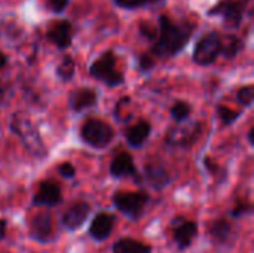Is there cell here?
<instances>
[{
	"label": "cell",
	"mask_w": 254,
	"mask_h": 253,
	"mask_svg": "<svg viewBox=\"0 0 254 253\" xmlns=\"http://www.w3.org/2000/svg\"><path fill=\"white\" fill-rule=\"evenodd\" d=\"M190 28L176 25L170 18H159V37L153 48L158 55H174L177 54L189 40Z\"/></svg>",
	"instance_id": "6da1fadb"
},
{
	"label": "cell",
	"mask_w": 254,
	"mask_h": 253,
	"mask_svg": "<svg viewBox=\"0 0 254 253\" xmlns=\"http://www.w3.org/2000/svg\"><path fill=\"white\" fill-rule=\"evenodd\" d=\"M115 207L124 213L125 216H128L129 219H138L143 212L144 207L149 203V195L146 192H132V191H118L113 194L112 197Z\"/></svg>",
	"instance_id": "7a4b0ae2"
},
{
	"label": "cell",
	"mask_w": 254,
	"mask_h": 253,
	"mask_svg": "<svg viewBox=\"0 0 254 253\" xmlns=\"http://www.w3.org/2000/svg\"><path fill=\"white\" fill-rule=\"evenodd\" d=\"M89 73L92 78L103 81L109 86H118L119 84L124 82L122 73L118 70V60L113 51L104 52L91 67Z\"/></svg>",
	"instance_id": "3957f363"
},
{
	"label": "cell",
	"mask_w": 254,
	"mask_h": 253,
	"mask_svg": "<svg viewBox=\"0 0 254 253\" xmlns=\"http://www.w3.org/2000/svg\"><path fill=\"white\" fill-rule=\"evenodd\" d=\"M80 136L83 142L92 148H106L112 142L115 133L109 124L100 119H88L82 127Z\"/></svg>",
	"instance_id": "277c9868"
},
{
	"label": "cell",
	"mask_w": 254,
	"mask_h": 253,
	"mask_svg": "<svg viewBox=\"0 0 254 253\" xmlns=\"http://www.w3.org/2000/svg\"><path fill=\"white\" fill-rule=\"evenodd\" d=\"M171 236L179 251H186L192 246L193 240L198 236V224L195 221H189L186 218H174L170 224Z\"/></svg>",
	"instance_id": "5b68a950"
},
{
	"label": "cell",
	"mask_w": 254,
	"mask_h": 253,
	"mask_svg": "<svg viewBox=\"0 0 254 253\" xmlns=\"http://www.w3.org/2000/svg\"><path fill=\"white\" fill-rule=\"evenodd\" d=\"M28 234L39 243H51L54 240V218L49 210L36 213L28 224Z\"/></svg>",
	"instance_id": "8992f818"
},
{
	"label": "cell",
	"mask_w": 254,
	"mask_h": 253,
	"mask_svg": "<svg viewBox=\"0 0 254 253\" xmlns=\"http://www.w3.org/2000/svg\"><path fill=\"white\" fill-rule=\"evenodd\" d=\"M219 54H220V37L217 33H210L204 36L195 46L193 61L201 66H207L211 64Z\"/></svg>",
	"instance_id": "52a82bcc"
},
{
	"label": "cell",
	"mask_w": 254,
	"mask_h": 253,
	"mask_svg": "<svg viewBox=\"0 0 254 253\" xmlns=\"http://www.w3.org/2000/svg\"><path fill=\"white\" fill-rule=\"evenodd\" d=\"M91 206L86 201H76L61 215V227L67 231L79 230L88 219Z\"/></svg>",
	"instance_id": "ba28073f"
},
{
	"label": "cell",
	"mask_w": 254,
	"mask_h": 253,
	"mask_svg": "<svg viewBox=\"0 0 254 253\" xmlns=\"http://www.w3.org/2000/svg\"><path fill=\"white\" fill-rule=\"evenodd\" d=\"M61 200H63V195H61L60 186L52 180H43L39 185L37 192L33 197V204L43 206V207H54V206H58Z\"/></svg>",
	"instance_id": "9c48e42d"
},
{
	"label": "cell",
	"mask_w": 254,
	"mask_h": 253,
	"mask_svg": "<svg viewBox=\"0 0 254 253\" xmlns=\"http://www.w3.org/2000/svg\"><path fill=\"white\" fill-rule=\"evenodd\" d=\"M113 228H115V216L106 212H100L94 216L88 234L95 242H106L112 236Z\"/></svg>",
	"instance_id": "30bf717a"
},
{
	"label": "cell",
	"mask_w": 254,
	"mask_h": 253,
	"mask_svg": "<svg viewBox=\"0 0 254 253\" xmlns=\"http://www.w3.org/2000/svg\"><path fill=\"white\" fill-rule=\"evenodd\" d=\"M210 15H220L223 16L225 22L228 27H238L241 19H243V10L241 6L234 1V0H223L219 4H216L211 10Z\"/></svg>",
	"instance_id": "8fae6325"
},
{
	"label": "cell",
	"mask_w": 254,
	"mask_h": 253,
	"mask_svg": "<svg viewBox=\"0 0 254 253\" xmlns=\"http://www.w3.org/2000/svg\"><path fill=\"white\" fill-rule=\"evenodd\" d=\"M110 174L116 179H119V177L137 179L138 174H137V169H135V164L132 161V157L127 152L118 154L110 164Z\"/></svg>",
	"instance_id": "7c38bea8"
},
{
	"label": "cell",
	"mask_w": 254,
	"mask_h": 253,
	"mask_svg": "<svg viewBox=\"0 0 254 253\" xmlns=\"http://www.w3.org/2000/svg\"><path fill=\"white\" fill-rule=\"evenodd\" d=\"M232 236H234V227H232L231 221H228L225 218L214 219L208 227V237L217 246L228 245L231 242Z\"/></svg>",
	"instance_id": "4fadbf2b"
},
{
	"label": "cell",
	"mask_w": 254,
	"mask_h": 253,
	"mask_svg": "<svg viewBox=\"0 0 254 253\" xmlns=\"http://www.w3.org/2000/svg\"><path fill=\"white\" fill-rule=\"evenodd\" d=\"M71 36H73V28H71L68 21L52 22L49 30H48L49 40L54 45H57L60 49H65L71 43Z\"/></svg>",
	"instance_id": "5bb4252c"
},
{
	"label": "cell",
	"mask_w": 254,
	"mask_h": 253,
	"mask_svg": "<svg viewBox=\"0 0 254 253\" xmlns=\"http://www.w3.org/2000/svg\"><path fill=\"white\" fill-rule=\"evenodd\" d=\"M199 131H201V125L199 124H192L189 127H177V128L170 131L167 140L170 143H173V145H179V146L185 145V146H188V145H190L196 139Z\"/></svg>",
	"instance_id": "9a60e30c"
},
{
	"label": "cell",
	"mask_w": 254,
	"mask_h": 253,
	"mask_svg": "<svg viewBox=\"0 0 254 253\" xmlns=\"http://www.w3.org/2000/svg\"><path fill=\"white\" fill-rule=\"evenodd\" d=\"M144 176L155 189H162L171 182L170 173L161 164H147L144 167Z\"/></svg>",
	"instance_id": "2e32d148"
},
{
	"label": "cell",
	"mask_w": 254,
	"mask_h": 253,
	"mask_svg": "<svg viewBox=\"0 0 254 253\" xmlns=\"http://www.w3.org/2000/svg\"><path fill=\"white\" fill-rule=\"evenodd\" d=\"M97 101V94L95 91L89 89V88H82L77 89L74 92H71L70 97V107L76 112H80L83 109H88L91 106H94Z\"/></svg>",
	"instance_id": "e0dca14e"
},
{
	"label": "cell",
	"mask_w": 254,
	"mask_h": 253,
	"mask_svg": "<svg viewBox=\"0 0 254 253\" xmlns=\"http://www.w3.org/2000/svg\"><path fill=\"white\" fill-rule=\"evenodd\" d=\"M113 253H152V246L141 243L138 240L129 239V237H124L119 239L113 248H112Z\"/></svg>",
	"instance_id": "ac0fdd59"
},
{
	"label": "cell",
	"mask_w": 254,
	"mask_h": 253,
	"mask_svg": "<svg viewBox=\"0 0 254 253\" xmlns=\"http://www.w3.org/2000/svg\"><path fill=\"white\" fill-rule=\"evenodd\" d=\"M149 134H150V124L146 122V121H140L138 124H135V125H132V127H129L127 130L125 137H127V142L131 146L140 148L146 142Z\"/></svg>",
	"instance_id": "d6986e66"
},
{
	"label": "cell",
	"mask_w": 254,
	"mask_h": 253,
	"mask_svg": "<svg viewBox=\"0 0 254 253\" xmlns=\"http://www.w3.org/2000/svg\"><path fill=\"white\" fill-rule=\"evenodd\" d=\"M241 48V40L235 36H226L223 40L220 39V52L226 58H234Z\"/></svg>",
	"instance_id": "ffe728a7"
},
{
	"label": "cell",
	"mask_w": 254,
	"mask_h": 253,
	"mask_svg": "<svg viewBox=\"0 0 254 253\" xmlns=\"http://www.w3.org/2000/svg\"><path fill=\"white\" fill-rule=\"evenodd\" d=\"M58 76L64 81L71 79L73 73H74V61L71 60V57H64L58 66Z\"/></svg>",
	"instance_id": "44dd1931"
},
{
	"label": "cell",
	"mask_w": 254,
	"mask_h": 253,
	"mask_svg": "<svg viewBox=\"0 0 254 253\" xmlns=\"http://www.w3.org/2000/svg\"><path fill=\"white\" fill-rule=\"evenodd\" d=\"M189 115H190V106L185 101H179L171 107V116L179 122L186 121Z\"/></svg>",
	"instance_id": "7402d4cb"
},
{
	"label": "cell",
	"mask_w": 254,
	"mask_h": 253,
	"mask_svg": "<svg viewBox=\"0 0 254 253\" xmlns=\"http://www.w3.org/2000/svg\"><path fill=\"white\" fill-rule=\"evenodd\" d=\"M217 115H219V118L223 121V124L229 125V124H232L241 113H240L238 110H232V109H229V107H226V106H217Z\"/></svg>",
	"instance_id": "603a6c76"
},
{
	"label": "cell",
	"mask_w": 254,
	"mask_h": 253,
	"mask_svg": "<svg viewBox=\"0 0 254 253\" xmlns=\"http://www.w3.org/2000/svg\"><path fill=\"white\" fill-rule=\"evenodd\" d=\"M254 100V88L252 85H247V86H243L240 91H238V101L243 104V106H252Z\"/></svg>",
	"instance_id": "cb8c5ba5"
},
{
	"label": "cell",
	"mask_w": 254,
	"mask_h": 253,
	"mask_svg": "<svg viewBox=\"0 0 254 253\" xmlns=\"http://www.w3.org/2000/svg\"><path fill=\"white\" fill-rule=\"evenodd\" d=\"M252 210H253V206H252L250 203H247V201H240V203L231 210V216H232L234 219H240V218H243V216H246V215H250Z\"/></svg>",
	"instance_id": "d4e9b609"
},
{
	"label": "cell",
	"mask_w": 254,
	"mask_h": 253,
	"mask_svg": "<svg viewBox=\"0 0 254 253\" xmlns=\"http://www.w3.org/2000/svg\"><path fill=\"white\" fill-rule=\"evenodd\" d=\"M204 164H205V169L214 176V177H222V179H226V171L225 170H222L213 160H210V158H205L204 160Z\"/></svg>",
	"instance_id": "484cf974"
},
{
	"label": "cell",
	"mask_w": 254,
	"mask_h": 253,
	"mask_svg": "<svg viewBox=\"0 0 254 253\" xmlns=\"http://www.w3.org/2000/svg\"><path fill=\"white\" fill-rule=\"evenodd\" d=\"M58 171H60V174H61L64 179H71V177H74V174H76V169H74L73 164H70V163H63V164L58 167Z\"/></svg>",
	"instance_id": "4316f807"
},
{
	"label": "cell",
	"mask_w": 254,
	"mask_h": 253,
	"mask_svg": "<svg viewBox=\"0 0 254 253\" xmlns=\"http://www.w3.org/2000/svg\"><path fill=\"white\" fill-rule=\"evenodd\" d=\"M140 31H141V34H143L146 39H155L156 34H158V30H156L153 25L146 24V22H143V24L140 25Z\"/></svg>",
	"instance_id": "83f0119b"
},
{
	"label": "cell",
	"mask_w": 254,
	"mask_h": 253,
	"mask_svg": "<svg viewBox=\"0 0 254 253\" xmlns=\"http://www.w3.org/2000/svg\"><path fill=\"white\" fill-rule=\"evenodd\" d=\"M119 6L127 7V9H134V7H140L143 4L147 3V0H115Z\"/></svg>",
	"instance_id": "f1b7e54d"
},
{
	"label": "cell",
	"mask_w": 254,
	"mask_h": 253,
	"mask_svg": "<svg viewBox=\"0 0 254 253\" xmlns=\"http://www.w3.org/2000/svg\"><path fill=\"white\" fill-rule=\"evenodd\" d=\"M46 1L54 12H61L68 4V0H46Z\"/></svg>",
	"instance_id": "f546056e"
},
{
	"label": "cell",
	"mask_w": 254,
	"mask_h": 253,
	"mask_svg": "<svg viewBox=\"0 0 254 253\" xmlns=\"http://www.w3.org/2000/svg\"><path fill=\"white\" fill-rule=\"evenodd\" d=\"M153 64H155V61H153L147 54L141 55V58H140V67H141L143 70H147V69L153 67Z\"/></svg>",
	"instance_id": "4dcf8cb0"
},
{
	"label": "cell",
	"mask_w": 254,
	"mask_h": 253,
	"mask_svg": "<svg viewBox=\"0 0 254 253\" xmlns=\"http://www.w3.org/2000/svg\"><path fill=\"white\" fill-rule=\"evenodd\" d=\"M6 233H7V222L6 219H0V240L6 237Z\"/></svg>",
	"instance_id": "1f68e13d"
},
{
	"label": "cell",
	"mask_w": 254,
	"mask_h": 253,
	"mask_svg": "<svg viewBox=\"0 0 254 253\" xmlns=\"http://www.w3.org/2000/svg\"><path fill=\"white\" fill-rule=\"evenodd\" d=\"M6 60H7L6 55H3V54L0 52V69H3V67L6 66Z\"/></svg>",
	"instance_id": "d6a6232c"
},
{
	"label": "cell",
	"mask_w": 254,
	"mask_h": 253,
	"mask_svg": "<svg viewBox=\"0 0 254 253\" xmlns=\"http://www.w3.org/2000/svg\"><path fill=\"white\" fill-rule=\"evenodd\" d=\"M249 139H250V143L254 145V128L250 130V133H249Z\"/></svg>",
	"instance_id": "836d02e7"
},
{
	"label": "cell",
	"mask_w": 254,
	"mask_h": 253,
	"mask_svg": "<svg viewBox=\"0 0 254 253\" xmlns=\"http://www.w3.org/2000/svg\"><path fill=\"white\" fill-rule=\"evenodd\" d=\"M147 1H152V3H159V1H162V0H147Z\"/></svg>",
	"instance_id": "e575fe53"
},
{
	"label": "cell",
	"mask_w": 254,
	"mask_h": 253,
	"mask_svg": "<svg viewBox=\"0 0 254 253\" xmlns=\"http://www.w3.org/2000/svg\"><path fill=\"white\" fill-rule=\"evenodd\" d=\"M0 94H1V88H0Z\"/></svg>",
	"instance_id": "d590c367"
}]
</instances>
